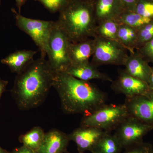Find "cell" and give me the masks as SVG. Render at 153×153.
I'll return each mask as SVG.
<instances>
[{"instance_id":"6da1fadb","label":"cell","mask_w":153,"mask_h":153,"mask_svg":"<svg viewBox=\"0 0 153 153\" xmlns=\"http://www.w3.org/2000/svg\"><path fill=\"white\" fill-rule=\"evenodd\" d=\"M53 87L59 96L62 110L66 114H89L106 104L108 99L107 93L95 84L66 72H55Z\"/></svg>"},{"instance_id":"7a4b0ae2","label":"cell","mask_w":153,"mask_h":153,"mask_svg":"<svg viewBox=\"0 0 153 153\" xmlns=\"http://www.w3.org/2000/svg\"><path fill=\"white\" fill-rule=\"evenodd\" d=\"M54 74L48 60L42 57L17 74L11 94L19 109L29 110L43 104L53 87Z\"/></svg>"},{"instance_id":"3957f363","label":"cell","mask_w":153,"mask_h":153,"mask_svg":"<svg viewBox=\"0 0 153 153\" xmlns=\"http://www.w3.org/2000/svg\"><path fill=\"white\" fill-rule=\"evenodd\" d=\"M93 0H66L57 22L71 43L95 36L97 25Z\"/></svg>"},{"instance_id":"277c9868","label":"cell","mask_w":153,"mask_h":153,"mask_svg":"<svg viewBox=\"0 0 153 153\" xmlns=\"http://www.w3.org/2000/svg\"><path fill=\"white\" fill-rule=\"evenodd\" d=\"M128 111L124 104H105L88 114L83 116L80 126L100 129L106 132L115 130L126 119Z\"/></svg>"},{"instance_id":"5b68a950","label":"cell","mask_w":153,"mask_h":153,"mask_svg":"<svg viewBox=\"0 0 153 153\" xmlns=\"http://www.w3.org/2000/svg\"><path fill=\"white\" fill-rule=\"evenodd\" d=\"M71 42L66 33L55 22L48 44L47 55L54 72H65L71 66L69 57Z\"/></svg>"},{"instance_id":"8992f818","label":"cell","mask_w":153,"mask_h":153,"mask_svg":"<svg viewBox=\"0 0 153 153\" xmlns=\"http://www.w3.org/2000/svg\"><path fill=\"white\" fill-rule=\"evenodd\" d=\"M11 10L15 16L17 27L31 37L40 50L41 57L45 58L55 22L30 19L22 16L14 8Z\"/></svg>"},{"instance_id":"52a82bcc","label":"cell","mask_w":153,"mask_h":153,"mask_svg":"<svg viewBox=\"0 0 153 153\" xmlns=\"http://www.w3.org/2000/svg\"><path fill=\"white\" fill-rule=\"evenodd\" d=\"M94 50L91 63L97 66L103 65H124L128 56L127 49L118 41L95 36Z\"/></svg>"},{"instance_id":"ba28073f","label":"cell","mask_w":153,"mask_h":153,"mask_svg":"<svg viewBox=\"0 0 153 153\" xmlns=\"http://www.w3.org/2000/svg\"><path fill=\"white\" fill-rule=\"evenodd\" d=\"M152 130V126L129 116L118 126L114 135L124 149L143 142L144 137Z\"/></svg>"},{"instance_id":"9c48e42d","label":"cell","mask_w":153,"mask_h":153,"mask_svg":"<svg viewBox=\"0 0 153 153\" xmlns=\"http://www.w3.org/2000/svg\"><path fill=\"white\" fill-rule=\"evenodd\" d=\"M125 105L129 116L153 127V89L132 97H126Z\"/></svg>"},{"instance_id":"30bf717a","label":"cell","mask_w":153,"mask_h":153,"mask_svg":"<svg viewBox=\"0 0 153 153\" xmlns=\"http://www.w3.org/2000/svg\"><path fill=\"white\" fill-rule=\"evenodd\" d=\"M112 82L111 88L115 93L126 97H134L150 90L148 83L131 76L124 70L120 71L117 78Z\"/></svg>"},{"instance_id":"8fae6325","label":"cell","mask_w":153,"mask_h":153,"mask_svg":"<svg viewBox=\"0 0 153 153\" xmlns=\"http://www.w3.org/2000/svg\"><path fill=\"white\" fill-rule=\"evenodd\" d=\"M106 132L100 129L91 127L77 128L68 134L70 141L76 144L79 153L91 152L96 144Z\"/></svg>"},{"instance_id":"7c38bea8","label":"cell","mask_w":153,"mask_h":153,"mask_svg":"<svg viewBox=\"0 0 153 153\" xmlns=\"http://www.w3.org/2000/svg\"><path fill=\"white\" fill-rule=\"evenodd\" d=\"M70 141L68 135L53 129L45 133L43 142L37 153H65Z\"/></svg>"},{"instance_id":"4fadbf2b","label":"cell","mask_w":153,"mask_h":153,"mask_svg":"<svg viewBox=\"0 0 153 153\" xmlns=\"http://www.w3.org/2000/svg\"><path fill=\"white\" fill-rule=\"evenodd\" d=\"M94 7L97 24L105 20H117L126 10L121 0H94Z\"/></svg>"},{"instance_id":"5bb4252c","label":"cell","mask_w":153,"mask_h":153,"mask_svg":"<svg viewBox=\"0 0 153 153\" xmlns=\"http://www.w3.org/2000/svg\"><path fill=\"white\" fill-rule=\"evenodd\" d=\"M124 66L128 74L148 83L152 66L139 52L136 51L129 53Z\"/></svg>"},{"instance_id":"9a60e30c","label":"cell","mask_w":153,"mask_h":153,"mask_svg":"<svg viewBox=\"0 0 153 153\" xmlns=\"http://www.w3.org/2000/svg\"><path fill=\"white\" fill-rule=\"evenodd\" d=\"M37 52L27 49L17 50L2 59L1 62L7 66L11 72L19 74L33 62Z\"/></svg>"},{"instance_id":"2e32d148","label":"cell","mask_w":153,"mask_h":153,"mask_svg":"<svg viewBox=\"0 0 153 153\" xmlns=\"http://www.w3.org/2000/svg\"><path fill=\"white\" fill-rule=\"evenodd\" d=\"M94 44L93 38L71 43L69 50L71 65H78L89 62L93 54Z\"/></svg>"},{"instance_id":"e0dca14e","label":"cell","mask_w":153,"mask_h":153,"mask_svg":"<svg viewBox=\"0 0 153 153\" xmlns=\"http://www.w3.org/2000/svg\"><path fill=\"white\" fill-rule=\"evenodd\" d=\"M65 72L83 81L94 79L111 82L113 81L111 77L100 71L96 66L90 62L80 65H71Z\"/></svg>"},{"instance_id":"ac0fdd59","label":"cell","mask_w":153,"mask_h":153,"mask_svg":"<svg viewBox=\"0 0 153 153\" xmlns=\"http://www.w3.org/2000/svg\"><path fill=\"white\" fill-rule=\"evenodd\" d=\"M117 41L129 53H133L137 49V30L127 25L120 24L118 30Z\"/></svg>"},{"instance_id":"d6986e66","label":"cell","mask_w":153,"mask_h":153,"mask_svg":"<svg viewBox=\"0 0 153 153\" xmlns=\"http://www.w3.org/2000/svg\"><path fill=\"white\" fill-rule=\"evenodd\" d=\"M123 148L114 135L105 132L96 144L91 153H121Z\"/></svg>"},{"instance_id":"ffe728a7","label":"cell","mask_w":153,"mask_h":153,"mask_svg":"<svg viewBox=\"0 0 153 153\" xmlns=\"http://www.w3.org/2000/svg\"><path fill=\"white\" fill-rule=\"evenodd\" d=\"M45 134L41 127H34L30 131L20 136L19 141L23 146L37 151L43 142Z\"/></svg>"},{"instance_id":"44dd1931","label":"cell","mask_w":153,"mask_h":153,"mask_svg":"<svg viewBox=\"0 0 153 153\" xmlns=\"http://www.w3.org/2000/svg\"><path fill=\"white\" fill-rule=\"evenodd\" d=\"M120 25L116 20H105L100 22L96 29L95 36L117 41V34Z\"/></svg>"},{"instance_id":"7402d4cb","label":"cell","mask_w":153,"mask_h":153,"mask_svg":"<svg viewBox=\"0 0 153 153\" xmlns=\"http://www.w3.org/2000/svg\"><path fill=\"white\" fill-rule=\"evenodd\" d=\"M152 20L142 16L134 11L126 10L117 21L120 24L126 25L138 30Z\"/></svg>"},{"instance_id":"603a6c76","label":"cell","mask_w":153,"mask_h":153,"mask_svg":"<svg viewBox=\"0 0 153 153\" xmlns=\"http://www.w3.org/2000/svg\"><path fill=\"white\" fill-rule=\"evenodd\" d=\"M153 39V19L137 30V49Z\"/></svg>"},{"instance_id":"cb8c5ba5","label":"cell","mask_w":153,"mask_h":153,"mask_svg":"<svg viewBox=\"0 0 153 153\" xmlns=\"http://www.w3.org/2000/svg\"><path fill=\"white\" fill-rule=\"evenodd\" d=\"M134 12L142 16L153 19V0H139Z\"/></svg>"},{"instance_id":"d4e9b609","label":"cell","mask_w":153,"mask_h":153,"mask_svg":"<svg viewBox=\"0 0 153 153\" xmlns=\"http://www.w3.org/2000/svg\"><path fill=\"white\" fill-rule=\"evenodd\" d=\"M121 153H153V146L150 143H142L124 149Z\"/></svg>"},{"instance_id":"484cf974","label":"cell","mask_w":153,"mask_h":153,"mask_svg":"<svg viewBox=\"0 0 153 153\" xmlns=\"http://www.w3.org/2000/svg\"><path fill=\"white\" fill-rule=\"evenodd\" d=\"M41 3L52 13L59 12L66 0H35Z\"/></svg>"},{"instance_id":"4316f807","label":"cell","mask_w":153,"mask_h":153,"mask_svg":"<svg viewBox=\"0 0 153 153\" xmlns=\"http://www.w3.org/2000/svg\"><path fill=\"white\" fill-rule=\"evenodd\" d=\"M136 50L149 63L153 64V39Z\"/></svg>"},{"instance_id":"83f0119b","label":"cell","mask_w":153,"mask_h":153,"mask_svg":"<svg viewBox=\"0 0 153 153\" xmlns=\"http://www.w3.org/2000/svg\"><path fill=\"white\" fill-rule=\"evenodd\" d=\"M127 10L134 11L136 6L139 0H121Z\"/></svg>"},{"instance_id":"f1b7e54d","label":"cell","mask_w":153,"mask_h":153,"mask_svg":"<svg viewBox=\"0 0 153 153\" xmlns=\"http://www.w3.org/2000/svg\"><path fill=\"white\" fill-rule=\"evenodd\" d=\"M10 153H37V152L23 145L20 147L16 148Z\"/></svg>"},{"instance_id":"f546056e","label":"cell","mask_w":153,"mask_h":153,"mask_svg":"<svg viewBox=\"0 0 153 153\" xmlns=\"http://www.w3.org/2000/svg\"><path fill=\"white\" fill-rule=\"evenodd\" d=\"M8 83L7 80H4L0 77V100L3 93L6 90Z\"/></svg>"},{"instance_id":"4dcf8cb0","label":"cell","mask_w":153,"mask_h":153,"mask_svg":"<svg viewBox=\"0 0 153 153\" xmlns=\"http://www.w3.org/2000/svg\"><path fill=\"white\" fill-rule=\"evenodd\" d=\"M27 0H15L16 1V6L18 8L19 13L21 14V10L22 6L26 3Z\"/></svg>"},{"instance_id":"1f68e13d","label":"cell","mask_w":153,"mask_h":153,"mask_svg":"<svg viewBox=\"0 0 153 153\" xmlns=\"http://www.w3.org/2000/svg\"><path fill=\"white\" fill-rule=\"evenodd\" d=\"M150 89H153V66H152V70L149 82H148Z\"/></svg>"},{"instance_id":"d6a6232c","label":"cell","mask_w":153,"mask_h":153,"mask_svg":"<svg viewBox=\"0 0 153 153\" xmlns=\"http://www.w3.org/2000/svg\"><path fill=\"white\" fill-rule=\"evenodd\" d=\"M0 153H10V152L0 146Z\"/></svg>"},{"instance_id":"836d02e7","label":"cell","mask_w":153,"mask_h":153,"mask_svg":"<svg viewBox=\"0 0 153 153\" xmlns=\"http://www.w3.org/2000/svg\"><path fill=\"white\" fill-rule=\"evenodd\" d=\"M65 153H71L69 152H68V151H67V152H65Z\"/></svg>"},{"instance_id":"e575fe53","label":"cell","mask_w":153,"mask_h":153,"mask_svg":"<svg viewBox=\"0 0 153 153\" xmlns=\"http://www.w3.org/2000/svg\"><path fill=\"white\" fill-rule=\"evenodd\" d=\"M1 0H0V6H1Z\"/></svg>"},{"instance_id":"d590c367","label":"cell","mask_w":153,"mask_h":153,"mask_svg":"<svg viewBox=\"0 0 153 153\" xmlns=\"http://www.w3.org/2000/svg\"><path fill=\"white\" fill-rule=\"evenodd\" d=\"M93 1H94V0H93Z\"/></svg>"}]
</instances>
